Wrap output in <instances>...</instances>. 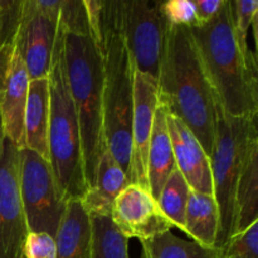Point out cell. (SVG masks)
Returning a JSON list of instances; mask_svg holds the SVG:
<instances>
[{"label": "cell", "instance_id": "obj_1", "mask_svg": "<svg viewBox=\"0 0 258 258\" xmlns=\"http://www.w3.org/2000/svg\"><path fill=\"white\" fill-rule=\"evenodd\" d=\"M159 102L183 121L211 156L217 101L190 29L169 25L158 77Z\"/></svg>", "mask_w": 258, "mask_h": 258}, {"label": "cell", "instance_id": "obj_15", "mask_svg": "<svg viewBox=\"0 0 258 258\" xmlns=\"http://www.w3.org/2000/svg\"><path fill=\"white\" fill-rule=\"evenodd\" d=\"M127 184L125 173L106 146L98 159L93 185L81 198L88 216H111L116 197Z\"/></svg>", "mask_w": 258, "mask_h": 258}, {"label": "cell", "instance_id": "obj_12", "mask_svg": "<svg viewBox=\"0 0 258 258\" xmlns=\"http://www.w3.org/2000/svg\"><path fill=\"white\" fill-rule=\"evenodd\" d=\"M58 23L37 7L35 0H24L15 45L23 58L30 81L47 78L52 63Z\"/></svg>", "mask_w": 258, "mask_h": 258}, {"label": "cell", "instance_id": "obj_4", "mask_svg": "<svg viewBox=\"0 0 258 258\" xmlns=\"http://www.w3.org/2000/svg\"><path fill=\"white\" fill-rule=\"evenodd\" d=\"M48 149L55 180L66 201L81 199L87 190L78 117L71 97L64 64V32L58 27L49 75Z\"/></svg>", "mask_w": 258, "mask_h": 258}, {"label": "cell", "instance_id": "obj_20", "mask_svg": "<svg viewBox=\"0 0 258 258\" xmlns=\"http://www.w3.org/2000/svg\"><path fill=\"white\" fill-rule=\"evenodd\" d=\"M219 231V212L211 194L190 189L185 212V231L191 241L204 247H217Z\"/></svg>", "mask_w": 258, "mask_h": 258}, {"label": "cell", "instance_id": "obj_3", "mask_svg": "<svg viewBox=\"0 0 258 258\" xmlns=\"http://www.w3.org/2000/svg\"><path fill=\"white\" fill-rule=\"evenodd\" d=\"M64 32V30H63ZM64 64L78 117L87 189L93 185L103 135V55L88 35L64 33Z\"/></svg>", "mask_w": 258, "mask_h": 258}, {"label": "cell", "instance_id": "obj_31", "mask_svg": "<svg viewBox=\"0 0 258 258\" xmlns=\"http://www.w3.org/2000/svg\"><path fill=\"white\" fill-rule=\"evenodd\" d=\"M194 4H196L199 24H204L218 14L223 7L224 0H196Z\"/></svg>", "mask_w": 258, "mask_h": 258}, {"label": "cell", "instance_id": "obj_18", "mask_svg": "<svg viewBox=\"0 0 258 258\" xmlns=\"http://www.w3.org/2000/svg\"><path fill=\"white\" fill-rule=\"evenodd\" d=\"M54 239L55 258H91V218L81 199L67 202Z\"/></svg>", "mask_w": 258, "mask_h": 258}, {"label": "cell", "instance_id": "obj_27", "mask_svg": "<svg viewBox=\"0 0 258 258\" xmlns=\"http://www.w3.org/2000/svg\"><path fill=\"white\" fill-rule=\"evenodd\" d=\"M160 10L169 25L193 28L199 25L196 4L191 0H168L160 3Z\"/></svg>", "mask_w": 258, "mask_h": 258}, {"label": "cell", "instance_id": "obj_14", "mask_svg": "<svg viewBox=\"0 0 258 258\" xmlns=\"http://www.w3.org/2000/svg\"><path fill=\"white\" fill-rule=\"evenodd\" d=\"M166 126L173 146L175 165L189 188L194 191L213 196L211 161L198 139L183 121L169 113L168 110Z\"/></svg>", "mask_w": 258, "mask_h": 258}, {"label": "cell", "instance_id": "obj_26", "mask_svg": "<svg viewBox=\"0 0 258 258\" xmlns=\"http://www.w3.org/2000/svg\"><path fill=\"white\" fill-rule=\"evenodd\" d=\"M222 258H258V221L227 241Z\"/></svg>", "mask_w": 258, "mask_h": 258}, {"label": "cell", "instance_id": "obj_22", "mask_svg": "<svg viewBox=\"0 0 258 258\" xmlns=\"http://www.w3.org/2000/svg\"><path fill=\"white\" fill-rule=\"evenodd\" d=\"M91 258H130L128 239L110 216H91Z\"/></svg>", "mask_w": 258, "mask_h": 258}, {"label": "cell", "instance_id": "obj_21", "mask_svg": "<svg viewBox=\"0 0 258 258\" xmlns=\"http://www.w3.org/2000/svg\"><path fill=\"white\" fill-rule=\"evenodd\" d=\"M141 258H222V248L204 247L176 237L171 231L141 241Z\"/></svg>", "mask_w": 258, "mask_h": 258}, {"label": "cell", "instance_id": "obj_24", "mask_svg": "<svg viewBox=\"0 0 258 258\" xmlns=\"http://www.w3.org/2000/svg\"><path fill=\"white\" fill-rule=\"evenodd\" d=\"M35 3L44 14L58 23L64 33L88 35L87 13L83 0H35Z\"/></svg>", "mask_w": 258, "mask_h": 258}, {"label": "cell", "instance_id": "obj_11", "mask_svg": "<svg viewBox=\"0 0 258 258\" xmlns=\"http://www.w3.org/2000/svg\"><path fill=\"white\" fill-rule=\"evenodd\" d=\"M110 217L126 238H138L140 242L171 231L173 227L158 201L138 184H127L121 190L113 202Z\"/></svg>", "mask_w": 258, "mask_h": 258}, {"label": "cell", "instance_id": "obj_8", "mask_svg": "<svg viewBox=\"0 0 258 258\" xmlns=\"http://www.w3.org/2000/svg\"><path fill=\"white\" fill-rule=\"evenodd\" d=\"M19 191L28 232L55 237L67 201L49 161L27 148L19 150Z\"/></svg>", "mask_w": 258, "mask_h": 258}, {"label": "cell", "instance_id": "obj_32", "mask_svg": "<svg viewBox=\"0 0 258 258\" xmlns=\"http://www.w3.org/2000/svg\"><path fill=\"white\" fill-rule=\"evenodd\" d=\"M4 141H5V133H4V126H3L2 113H0V154H2L3 145H4Z\"/></svg>", "mask_w": 258, "mask_h": 258}, {"label": "cell", "instance_id": "obj_2", "mask_svg": "<svg viewBox=\"0 0 258 258\" xmlns=\"http://www.w3.org/2000/svg\"><path fill=\"white\" fill-rule=\"evenodd\" d=\"M189 29L217 103L232 117L257 118V62L242 54L228 0L213 19Z\"/></svg>", "mask_w": 258, "mask_h": 258}, {"label": "cell", "instance_id": "obj_30", "mask_svg": "<svg viewBox=\"0 0 258 258\" xmlns=\"http://www.w3.org/2000/svg\"><path fill=\"white\" fill-rule=\"evenodd\" d=\"M83 3H85L86 13H87L88 35L103 55V2L102 0H83Z\"/></svg>", "mask_w": 258, "mask_h": 258}, {"label": "cell", "instance_id": "obj_29", "mask_svg": "<svg viewBox=\"0 0 258 258\" xmlns=\"http://www.w3.org/2000/svg\"><path fill=\"white\" fill-rule=\"evenodd\" d=\"M23 258H55L57 247L54 237L47 233L28 232L22 249Z\"/></svg>", "mask_w": 258, "mask_h": 258}, {"label": "cell", "instance_id": "obj_7", "mask_svg": "<svg viewBox=\"0 0 258 258\" xmlns=\"http://www.w3.org/2000/svg\"><path fill=\"white\" fill-rule=\"evenodd\" d=\"M103 25L122 37L135 70L158 82L169 24L155 0L103 2Z\"/></svg>", "mask_w": 258, "mask_h": 258}, {"label": "cell", "instance_id": "obj_33", "mask_svg": "<svg viewBox=\"0 0 258 258\" xmlns=\"http://www.w3.org/2000/svg\"><path fill=\"white\" fill-rule=\"evenodd\" d=\"M22 258H23V256H22Z\"/></svg>", "mask_w": 258, "mask_h": 258}, {"label": "cell", "instance_id": "obj_5", "mask_svg": "<svg viewBox=\"0 0 258 258\" xmlns=\"http://www.w3.org/2000/svg\"><path fill=\"white\" fill-rule=\"evenodd\" d=\"M103 135L106 146L131 183L134 68L122 37L103 25Z\"/></svg>", "mask_w": 258, "mask_h": 258}, {"label": "cell", "instance_id": "obj_23", "mask_svg": "<svg viewBox=\"0 0 258 258\" xmlns=\"http://www.w3.org/2000/svg\"><path fill=\"white\" fill-rule=\"evenodd\" d=\"M189 193L190 188L188 183L175 166L159 194L158 204L173 227H178L181 232L185 231V212Z\"/></svg>", "mask_w": 258, "mask_h": 258}, {"label": "cell", "instance_id": "obj_19", "mask_svg": "<svg viewBox=\"0 0 258 258\" xmlns=\"http://www.w3.org/2000/svg\"><path fill=\"white\" fill-rule=\"evenodd\" d=\"M236 231L248 228L258 221V136L249 143L244 155L241 173L237 181L236 198Z\"/></svg>", "mask_w": 258, "mask_h": 258}, {"label": "cell", "instance_id": "obj_6", "mask_svg": "<svg viewBox=\"0 0 258 258\" xmlns=\"http://www.w3.org/2000/svg\"><path fill=\"white\" fill-rule=\"evenodd\" d=\"M257 118L232 117L217 103L216 140L209 156L213 197L219 212L218 248L236 231V189L249 143L257 138Z\"/></svg>", "mask_w": 258, "mask_h": 258}, {"label": "cell", "instance_id": "obj_10", "mask_svg": "<svg viewBox=\"0 0 258 258\" xmlns=\"http://www.w3.org/2000/svg\"><path fill=\"white\" fill-rule=\"evenodd\" d=\"M30 78L15 43L0 48V113L5 138L24 149V111Z\"/></svg>", "mask_w": 258, "mask_h": 258}, {"label": "cell", "instance_id": "obj_13", "mask_svg": "<svg viewBox=\"0 0 258 258\" xmlns=\"http://www.w3.org/2000/svg\"><path fill=\"white\" fill-rule=\"evenodd\" d=\"M134 68V67H133ZM159 105L158 82L134 68V115L131 127V183L148 188V150Z\"/></svg>", "mask_w": 258, "mask_h": 258}, {"label": "cell", "instance_id": "obj_28", "mask_svg": "<svg viewBox=\"0 0 258 258\" xmlns=\"http://www.w3.org/2000/svg\"><path fill=\"white\" fill-rule=\"evenodd\" d=\"M23 2L0 0V48L15 43Z\"/></svg>", "mask_w": 258, "mask_h": 258}, {"label": "cell", "instance_id": "obj_16", "mask_svg": "<svg viewBox=\"0 0 258 258\" xmlns=\"http://www.w3.org/2000/svg\"><path fill=\"white\" fill-rule=\"evenodd\" d=\"M49 128V81L38 78L30 81L24 111V148L48 160Z\"/></svg>", "mask_w": 258, "mask_h": 258}, {"label": "cell", "instance_id": "obj_9", "mask_svg": "<svg viewBox=\"0 0 258 258\" xmlns=\"http://www.w3.org/2000/svg\"><path fill=\"white\" fill-rule=\"evenodd\" d=\"M27 234L19 191V149L5 138L0 154V258H22Z\"/></svg>", "mask_w": 258, "mask_h": 258}, {"label": "cell", "instance_id": "obj_17", "mask_svg": "<svg viewBox=\"0 0 258 258\" xmlns=\"http://www.w3.org/2000/svg\"><path fill=\"white\" fill-rule=\"evenodd\" d=\"M175 166L173 146L166 126V108L159 102L148 150V188L156 201Z\"/></svg>", "mask_w": 258, "mask_h": 258}, {"label": "cell", "instance_id": "obj_25", "mask_svg": "<svg viewBox=\"0 0 258 258\" xmlns=\"http://www.w3.org/2000/svg\"><path fill=\"white\" fill-rule=\"evenodd\" d=\"M231 5L232 24L236 33L237 42L241 48L242 54L249 62H257L256 52L249 48L248 33L251 27L257 23L258 2L254 0H232Z\"/></svg>", "mask_w": 258, "mask_h": 258}]
</instances>
